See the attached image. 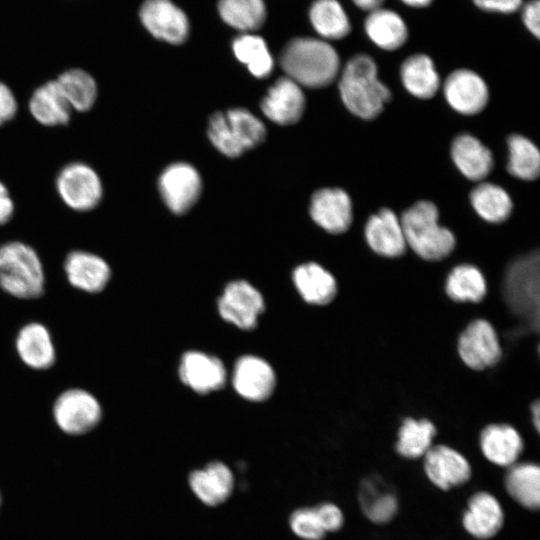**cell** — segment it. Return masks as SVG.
Segmentation results:
<instances>
[{
    "label": "cell",
    "instance_id": "277c9868",
    "mask_svg": "<svg viewBox=\"0 0 540 540\" xmlns=\"http://www.w3.org/2000/svg\"><path fill=\"white\" fill-rule=\"evenodd\" d=\"M406 245L424 260L438 261L453 251L454 234L439 224L436 205L420 200L402 213L400 218Z\"/></svg>",
    "mask_w": 540,
    "mask_h": 540
},
{
    "label": "cell",
    "instance_id": "60d3db41",
    "mask_svg": "<svg viewBox=\"0 0 540 540\" xmlns=\"http://www.w3.org/2000/svg\"><path fill=\"white\" fill-rule=\"evenodd\" d=\"M18 103L13 91L0 81V126L11 121L17 113Z\"/></svg>",
    "mask_w": 540,
    "mask_h": 540
},
{
    "label": "cell",
    "instance_id": "3957f363",
    "mask_svg": "<svg viewBox=\"0 0 540 540\" xmlns=\"http://www.w3.org/2000/svg\"><path fill=\"white\" fill-rule=\"evenodd\" d=\"M46 276L37 251L13 240L0 245V289L20 300H34L45 292Z\"/></svg>",
    "mask_w": 540,
    "mask_h": 540
},
{
    "label": "cell",
    "instance_id": "f35d334b",
    "mask_svg": "<svg viewBox=\"0 0 540 540\" xmlns=\"http://www.w3.org/2000/svg\"><path fill=\"white\" fill-rule=\"evenodd\" d=\"M507 144L508 172L521 180H535L540 172V153L537 146L530 139L519 134L510 135Z\"/></svg>",
    "mask_w": 540,
    "mask_h": 540
},
{
    "label": "cell",
    "instance_id": "ee69618b",
    "mask_svg": "<svg viewBox=\"0 0 540 540\" xmlns=\"http://www.w3.org/2000/svg\"><path fill=\"white\" fill-rule=\"evenodd\" d=\"M13 214V199L6 185L0 181V226L9 222Z\"/></svg>",
    "mask_w": 540,
    "mask_h": 540
},
{
    "label": "cell",
    "instance_id": "9c48e42d",
    "mask_svg": "<svg viewBox=\"0 0 540 540\" xmlns=\"http://www.w3.org/2000/svg\"><path fill=\"white\" fill-rule=\"evenodd\" d=\"M139 17L152 36L170 44H182L189 35L186 14L171 0H145Z\"/></svg>",
    "mask_w": 540,
    "mask_h": 540
},
{
    "label": "cell",
    "instance_id": "ab89813d",
    "mask_svg": "<svg viewBox=\"0 0 540 540\" xmlns=\"http://www.w3.org/2000/svg\"><path fill=\"white\" fill-rule=\"evenodd\" d=\"M435 434L436 428L429 420L406 418L398 431L396 450L408 459L422 457L432 446Z\"/></svg>",
    "mask_w": 540,
    "mask_h": 540
},
{
    "label": "cell",
    "instance_id": "f6af8a7d",
    "mask_svg": "<svg viewBox=\"0 0 540 540\" xmlns=\"http://www.w3.org/2000/svg\"><path fill=\"white\" fill-rule=\"evenodd\" d=\"M353 3L364 11H373L382 6L384 0H352Z\"/></svg>",
    "mask_w": 540,
    "mask_h": 540
},
{
    "label": "cell",
    "instance_id": "f1b7e54d",
    "mask_svg": "<svg viewBox=\"0 0 540 540\" xmlns=\"http://www.w3.org/2000/svg\"><path fill=\"white\" fill-rule=\"evenodd\" d=\"M364 29L368 38L386 51L400 48L408 38V28L403 18L397 12L382 7L368 13Z\"/></svg>",
    "mask_w": 540,
    "mask_h": 540
},
{
    "label": "cell",
    "instance_id": "30bf717a",
    "mask_svg": "<svg viewBox=\"0 0 540 540\" xmlns=\"http://www.w3.org/2000/svg\"><path fill=\"white\" fill-rule=\"evenodd\" d=\"M458 352L473 370L495 365L501 358V347L493 326L483 319L472 321L459 337Z\"/></svg>",
    "mask_w": 540,
    "mask_h": 540
},
{
    "label": "cell",
    "instance_id": "e575fe53",
    "mask_svg": "<svg viewBox=\"0 0 540 540\" xmlns=\"http://www.w3.org/2000/svg\"><path fill=\"white\" fill-rule=\"evenodd\" d=\"M72 111L87 112L94 106L98 96V86L94 77L84 69L71 68L57 78Z\"/></svg>",
    "mask_w": 540,
    "mask_h": 540
},
{
    "label": "cell",
    "instance_id": "44dd1931",
    "mask_svg": "<svg viewBox=\"0 0 540 540\" xmlns=\"http://www.w3.org/2000/svg\"><path fill=\"white\" fill-rule=\"evenodd\" d=\"M188 483L198 500L206 506L215 507L231 496L234 475L226 464L213 461L202 469L192 471L188 476Z\"/></svg>",
    "mask_w": 540,
    "mask_h": 540
},
{
    "label": "cell",
    "instance_id": "8fae6325",
    "mask_svg": "<svg viewBox=\"0 0 540 540\" xmlns=\"http://www.w3.org/2000/svg\"><path fill=\"white\" fill-rule=\"evenodd\" d=\"M221 317L245 330L254 328L264 310L261 293L244 280L230 282L218 300Z\"/></svg>",
    "mask_w": 540,
    "mask_h": 540
},
{
    "label": "cell",
    "instance_id": "4dcf8cb0",
    "mask_svg": "<svg viewBox=\"0 0 540 540\" xmlns=\"http://www.w3.org/2000/svg\"><path fill=\"white\" fill-rule=\"evenodd\" d=\"M293 281L302 298L310 304L325 305L337 293L334 277L317 263L298 266L293 272Z\"/></svg>",
    "mask_w": 540,
    "mask_h": 540
},
{
    "label": "cell",
    "instance_id": "603a6c76",
    "mask_svg": "<svg viewBox=\"0 0 540 540\" xmlns=\"http://www.w3.org/2000/svg\"><path fill=\"white\" fill-rule=\"evenodd\" d=\"M343 523L341 509L329 502L315 507L299 508L292 512L289 518L292 532L304 540H321L327 532L339 530Z\"/></svg>",
    "mask_w": 540,
    "mask_h": 540
},
{
    "label": "cell",
    "instance_id": "74e56055",
    "mask_svg": "<svg viewBox=\"0 0 540 540\" xmlns=\"http://www.w3.org/2000/svg\"><path fill=\"white\" fill-rule=\"evenodd\" d=\"M446 293L457 302H479L486 294L485 278L473 265L456 266L447 277Z\"/></svg>",
    "mask_w": 540,
    "mask_h": 540
},
{
    "label": "cell",
    "instance_id": "9a60e30c",
    "mask_svg": "<svg viewBox=\"0 0 540 540\" xmlns=\"http://www.w3.org/2000/svg\"><path fill=\"white\" fill-rule=\"evenodd\" d=\"M424 471L428 479L441 490L463 485L471 477L468 460L446 445L430 447L424 455Z\"/></svg>",
    "mask_w": 540,
    "mask_h": 540
},
{
    "label": "cell",
    "instance_id": "d590c367",
    "mask_svg": "<svg viewBox=\"0 0 540 540\" xmlns=\"http://www.w3.org/2000/svg\"><path fill=\"white\" fill-rule=\"evenodd\" d=\"M217 9L227 25L244 33L260 28L267 15L264 0H218Z\"/></svg>",
    "mask_w": 540,
    "mask_h": 540
},
{
    "label": "cell",
    "instance_id": "5bb4252c",
    "mask_svg": "<svg viewBox=\"0 0 540 540\" xmlns=\"http://www.w3.org/2000/svg\"><path fill=\"white\" fill-rule=\"evenodd\" d=\"M444 96L452 109L463 115H475L487 105L489 90L484 79L469 69H457L445 80Z\"/></svg>",
    "mask_w": 540,
    "mask_h": 540
},
{
    "label": "cell",
    "instance_id": "2e32d148",
    "mask_svg": "<svg viewBox=\"0 0 540 540\" xmlns=\"http://www.w3.org/2000/svg\"><path fill=\"white\" fill-rule=\"evenodd\" d=\"M15 350L21 362L36 371L50 369L56 362V347L50 330L43 323L24 324L15 337Z\"/></svg>",
    "mask_w": 540,
    "mask_h": 540
},
{
    "label": "cell",
    "instance_id": "ac0fdd59",
    "mask_svg": "<svg viewBox=\"0 0 540 540\" xmlns=\"http://www.w3.org/2000/svg\"><path fill=\"white\" fill-rule=\"evenodd\" d=\"M232 383L239 395L247 400L259 402L272 394L276 377L268 362L257 356L246 355L237 360Z\"/></svg>",
    "mask_w": 540,
    "mask_h": 540
},
{
    "label": "cell",
    "instance_id": "f546056e",
    "mask_svg": "<svg viewBox=\"0 0 540 540\" xmlns=\"http://www.w3.org/2000/svg\"><path fill=\"white\" fill-rule=\"evenodd\" d=\"M400 78L405 89L419 99L432 98L440 86L433 60L426 54L407 57L401 64Z\"/></svg>",
    "mask_w": 540,
    "mask_h": 540
},
{
    "label": "cell",
    "instance_id": "d4e9b609",
    "mask_svg": "<svg viewBox=\"0 0 540 540\" xmlns=\"http://www.w3.org/2000/svg\"><path fill=\"white\" fill-rule=\"evenodd\" d=\"M28 108L32 117L47 127L68 124L72 113L56 79L47 81L34 90Z\"/></svg>",
    "mask_w": 540,
    "mask_h": 540
},
{
    "label": "cell",
    "instance_id": "8d00e7d4",
    "mask_svg": "<svg viewBox=\"0 0 540 540\" xmlns=\"http://www.w3.org/2000/svg\"><path fill=\"white\" fill-rule=\"evenodd\" d=\"M235 57L245 64L255 77L268 76L274 66L273 58L263 38L251 33H243L232 42Z\"/></svg>",
    "mask_w": 540,
    "mask_h": 540
},
{
    "label": "cell",
    "instance_id": "836d02e7",
    "mask_svg": "<svg viewBox=\"0 0 540 540\" xmlns=\"http://www.w3.org/2000/svg\"><path fill=\"white\" fill-rule=\"evenodd\" d=\"M470 202L475 212L490 223L506 221L513 209L508 192L501 186L489 182L480 183L471 191Z\"/></svg>",
    "mask_w": 540,
    "mask_h": 540
},
{
    "label": "cell",
    "instance_id": "6da1fadb",
    "mask_svg": "<svg viewBox=\"0 0 540 540\" xmlns=\"http://www.w3.org/2000/svg\"><path fill=\"white\" fill-rule=\"evenodd\" d=\"M279 62L286 77L309 88L329 85L340 71L337 51L326 41L310 37L290 40L281 51Z\"/></svg>",
    "mask_w": 540,
    "mask_h": 540
},
{
    "label": "cell",
    "instance_id": "cb8c5ba5",
    "mask_svg": "<svg viewBox=\"0 0 540 540\" xmlns=\"http://www.w3.org/2000/svg\"><path fill=\"white\" fill-rule=\"evenodd\" d=\"M504 523V513L498 500L486 491L473 494L462 517L465 530L481 540L495 536Z\"/></svg>",
    "mask_w": 540,
    "mask_h": 540
},
{
    "label": "cell",
    "instance_id": "ffe728a7",
    "mask_svg": "<svg viewBox=\"0 0 540 540\" xmlns=\"http://www.w3.org/2000/svg\"><path fill=\"white\" fill-rule=\"evenodd\" d=\"M369 247L384 257H398L406 251V241L400 218L389 208L371 215L365 225Z\"/></svg>",
    "mask_w": 540,
    "mask_h": 540
},
{
    "label": "cell",
    "instance_id": "484cf974",
    "mask_svg": "<svg viewBox=\"0 0 540 540\" xmlns=\"http://www.w3.org/2000/svg\"><path fill=\"white\" fill-rule=\"evenodd\" d=\"M358 499L364 515L375 524L391 521L398 510V498L381 476H369L359 487Z\"/></svg>",
    "mask_w": 540,
    "mask_h": 540
},
{
    "label": "cell",
    "instance_id": "7a4b0ae2",
    "mask_svg": "<svg viewBox=\"0 0 540 540\" xmlns=\"http://www.w3.org/2000/svg\"><path fill=\"white\" fill-rule=\"evenodd\" d=\"M339 91L346 108L364 120L376 118L391 99V91L378 78L374 59L366 54L347 61L341 71Z\"/></svg>",
    "mask_w": 540,
    "mask_h": 540
},
{
    "label": "cell",
    "instance_id": "52a82bcc",
    "mask_svg": "<svg viewBox=\"0 0 540 540\" xmlns=\"http://www.w3.org/2000/svg\"><path fill=\"white\" fill-rule=\"evenodd\" d=\"M52 417L64 434L82 436L100 424L103 409L99 399L90 391L71 387L63 390L54 400Z\"/></svg>",
    "mask_w": 540,
    "mask_h": 540
},
{
    "label": "cell",
    "instance_id": "ba28073f",
    "mask_svg": "<svg viewBox=\"0 0 540 540\" xmlns=\"http://www.w3.org/2000/svg\"><path fill=\"white\" fill-rule=\"evenodd\" d=\"M56 191L63 203L77 212H87L96 208L103 197L100 176L84 162L66 164L55 181Z\"/></svg>",
    "mask_w": 540,
    "mask_h": 540
},
{
    "label": "cell",
    "instance_id": "4fadbf2b",
    "mask_svg": "<svg viewBox=\"0 0 540 540\" xmlns=\"http://www.w3.org/2000/svg\"><path fill=\"white\" fill-rule=\"evenodd\" d=\"M158 184L166 205L177 214L187 212L201 191V178L197 170L187 163H175L167 167Z\"/></svg>",
    "mask_w": 540,
    "mask_h": 540
},
{
    "label": "cell",
    "instance_id": "5b68a950",
    "mask_svg": "<svg viewBox=\"0 0 540 540\" xmlns=\"http://www.w3.org/2000/svg\"><path fill=\"white\" fill-rule=\"evenodd\" d=\"M208 136L222 154L238 157L263 142L266 129L251 112L236 108L212 115L208 125Z\"/></svg>",
    "mask_w": 540,
    "mask_h": 540
},
{
    "label": "cell",
    "instance_id": "e0dca14e",
    "mask_svg": "<svg viewBox=\"0 0 540 540\" xmlns=\"http://www.w3.org/2000/svg\"><path fill=\"white\" fill-rule=\"evenodd\" d=\"M310 215L327 232L344 233L350 228L353 219L351 199L340 188L320 189L312 196Z\"/></svg>",
    "mask_w": 540,
    "mask_h": 540
},
{
    "label": "cell",
    "instance_id": "7402d4cb",
    "mask_svg": "<svg viewBox=\"0 0 540 540\" xmlns=\"http://www.w3.org/2000/svg\"><path fill=\"white\" fill-rule=\"evenodd\" d=\"M179 375L188 387L201 394L222 388L226 381L221 360L198 351H189L182 356Z\"/></svg>",
    "mask_w": 540,
    "mask_h": 540
},
{
    "label": "cell",
    "instance_id": "4316f807",
    "mask_svg": "<svg viewBox=\"0 0 540 540\" xmlns=\"http://www.w3.org/2000/svg\"><path fill=\"white\" fill-rule=\"evenodd\" d=\"M451 157L458 170L471 181L483 180L493 168V155L479 139L458 135L451 145Z\"/></svg>",
    "mask_w": 540,
    "mask_h": 540
},
{
    "label": "cell",
    "instance_id": "d6986e66",
    "mask_svg": "<svg viewBox=\"0 0 540 540\" xmlns=\"http://www.w3.org/2000/svg\"><path fill=\"white\" fill-rule=\"evenodd\" d=\"M261 109L266 117L279 125L298 122L305 109L300 85L288 77L278 79L263 98Z\"/></svg>",
    "mask_w": 540,
    "mask_h": 540
},
{
    "label": "cell",
    "instance_id": "1f68e13d",
    "mask_svg": "<svg viewBox=\"0 0 540 540\" xmlns=\"http://www.w3.org/2000/svg\"><path fill=\"white\" fill-rule=\"evenodd\" d=\"M505 488L521 506L537 510L540 505V468L534 463L513 464L505 475Z\"/></svg>",
    "mask_w": 540,
    "mask_h": 540
},
{
    "label": "cell",
    "instance_id": "b9f144b4",
    "mask_svg": "<svg viewBox=\"0 0 540 540\" xmlns=\"http://www.w3.org/2000/svg\"><path fill=\"white\" fill-rule=\"evenodd\" d=\"M522 20L525 27L536 38L540 35V3L538 0H531L523 6Z\"/></svg>",
    "mask_w": 540,
    "mask_h": 540
},
{
    "label": "cell",
    "instance_id": "8992f818",
    "mask_svg": "<svg viewBox=\"0 0 540 540\" xmlns=\"http://www.w3.org/2000/svg\"><path fill=\"white\" fill-rule=\"evenodd\" d=\"M539 254L515 260L507 269L504 292L510 308L528 324L539 323Z\"/></svg>",
    "mask_w": 540,
    "mask_h": 540
},
{
    "label": "cell",
    "instance_id": "d6a6232c",
    "mask_svg": "<svg viewBox=\"0 0 540 540\" xmlns=\"http://www.w3.org/2000/svg\"><path fill=\"white\" fill-rule=\"evenodd\" d=\"M314 30L325 39L339 40L351 31L348 15L338 0H315L309 9Z\"/></svg>",
    "mask_w": 540,
    "mask_h": 540
},
{
    "label": "cell",
    "instance_id": "7c38bea8",
    "mask_svg": "<svg viewBox=\"0 0 540 540\" xmlns=\"http://www.w3.org/2000/svg\"><path fill=\"white\" fill-rule=\"evenodd\" d=\"M63 269L68 283L88 294L102 292L112 277L108 262L100 255L86 250L70 251L64 259Z\"/></svg>",
    "mask_w": 540,
    "mask_h": 540
},
{
    "label": "cell",
    "instance_id": "83f0119b",
    "mask_svg": "<svg viewBox=\"0 0 540 540\" xmlns=\"http://www.w3.org/2000/svg\"><path fill=\"white\" fill-rule=\"evenodd\" d=\"M484 456L499 466L515 464L523 450V440L516 429L507 424H491L480 434Z\"/></svg>",
    "mask_w": 540,
    "mask_h": 540
},
{
    "label": "cell",
    "instance_id": "bcb514c9",
    "mask_svg": "<svg viewBox=\"0 0 540 540\" xmlns=\"http://www.w3.org/2000/svg\"><path fill=\"white\" fill-rule=\"evenodd\" d=\"M404 4L415 7V8H423L429 6L433 0H401Z\"/></svg>",
    "mask_w": 540,
    "mask_h": 540
},
{
    "label": "cell",
    "instance_id": "c3c4849f",
    "mask_svg": "<svg viewBox=\"0 0 540 540\" xmlns=\"http://www.w3.org/2000/svg\"><path fill=\"white\" fill-rule=\"evenodd\" d=\"M1 504H2V495H1V491H0V508H1Z\"/></svg>",
    "mask_w": 540,
    "mask_h": 540
},
{
    "label": "cell",
    "instance_id": "7bdbcfd3",
    "mask_svg": "<svg viewBox=\"0 0 540 540\" xmlns=\"http://www.w3.org/2000/svg\"><path fill=\"white\" fill-rule=\"evenodd\" d=\"M475 6L487 12L513 13L522 5V0H472Z\"/></svg>",
    "mask_w": 540,
    "mask_h": 540
},
{
    "label": "cell",
    "instance_id": "7dc6e473",
    "mask_svg": "<svg viewBox=\"0 0 540 540\" xmlns=\"http://www.w3.org/2000/svg\"><path fill=\"white\" fill-rule=\"evenodd\" d=\"M532 415H533V422L536 430H539L540 426V404L538 401H536L532 405Z\"/></svg>",
    "mask_w": 540,
    "mask_h": 540
}]
</instances>
